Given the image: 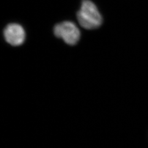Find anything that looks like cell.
Returning a JSON list of instances; mask_svg holds the SVG:
<instances>
[{
    "instance_id": "obj_3",
    "label": "cell",
    "mask_w": 148,
    "mask_h": 148,
    "mask_svg": "<svg viewBox=\"0 0 148 148\" xmlns=\"http://www.w3.org/2000/svg\"><path fill=\"white\" fill-rule=\"evenodd\" d=\"M4 36L7 42L13 46H18L24 42L25 32L21 25L10 24L4 30Z\"/></svg>"
},
{
    "instance_id": "obj_2",
    "label": "cell",
    "mask_w": 148,
    "mask_h": 148,
    "mask_svg": "<svg viewBox=\"0 0 148 148\" xmlns=\"http://www.w3.org/2000/svg\"><path fill=\"white\" fill-rule=\"evenodd\" d=\"M54 34L56 37L62 38L65 42L71 46L78 42L80 37L79 29L71 21H63L56 24Z\"/></svg>"
},
{
    "instance_id": "obj_1",
    "label": "cell",
    "mask_w": 148,
    "mask_h": 148,
    "mask_svg": "<svg viewBox=\"0 0 148 148\" xmlns=\"http://www.w3.org/2000/svg\"><path fill=\"white\" fill-rule=\"evenodd\" d=\"M79 25L88 30L95 29L101 26L103 18L96 5L90 0H83L81 8L77 13Z\"/></svg>"
}]
</instances>
